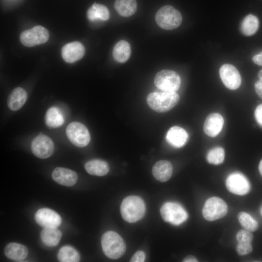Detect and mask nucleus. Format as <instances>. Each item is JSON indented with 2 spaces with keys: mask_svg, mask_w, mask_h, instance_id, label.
I'll return each instance as SVG.
<instances>
[{
  "mask_svg": "<svg viewBox=\"0 0 262 262\" xmlns=\"http://www.w3.org/2000/svg\"><path fill=\"white\" fill-rule=\"evenodd\" d=\"M114 7L119 15L129 17L136 11L137 3L136 0H115Z\"/></svg>",
  "mask_w": 262,
  "mask_h": 262,
  "instance_id": "25",
  "label": "nucleus"
},
{
  "mask_svg": "<svg viewBox=\"0 0 262 262\" xmlns=\"http://www.w3.org/2000/svg\"><path fill=\"white\" fill-rule=\"evenodd\" d=\"M173 171L171 163L166 160H161L155 164L152 169L154 177L161 182L167 181L171 178Z\"/></svg>",
  "mask_w": 262,
  "mask_h": 262,
  "instance_id": "18",
  "label": "nucleus"
},
{
  "mask_svg": "<svg viewBox=\"0 0 262 262\" xmlns=\"http://www.w3.org/2000/svg\"><path fill=\"white\" fill-rule=\"evenodd\" d=\"M85 53V48L80 42L74 41L64 45L61 49V55L64 61L73 63L82 58Z\"/></svg>",
  "mask_w": 262,
  "mask_h": 262,
  "instance_id": "14",
  "label": "nucleus"
},
{
  "mask_svg": "<svg viewBox=\"0 0 262 262\" xmlns=\"http://www.w3.org/2000/svg\"><path fill=\"white\" fill-rule=\"evenodd\" d=\"M54 149L52 140L48 136L40 134L32 141L31 149L33 153L40 159L50 157Z\"/></svg>",
  "mask_w": 262,
  "mask_h": 262,
  "instance_id": "10",
  "label": "nucleus"
},
{
  "mask_svg": "<svg viewBox=\"0 0 262 262\" xmlns=\"http://www.w3.org/2000/svg\"><path fill=\"white\" fill-rule=\"evenodd\" d=\"M57 259L61 262H78L80 261V256L73 247L65 246L59 249Z\"/></svg>",
  "mask_w": 262,
  "mask_h": 262,
  "instance_id": "28",
  "label": "nucleus"
},
{
  "mask_svg": "<svg viewBox=\"0 0 262 262\" xmlns=\"http://www.w3.org/2000/svg\"><path fill=\"white\" fill-rule=\"evenodd\" d=\"M224 122L221 115L216 113L210 114L207 117L204 124V132L212 137L217 136L223 128Z\"/></svg>",
  "mask_w": 262,
  "mask_h": 262,
  "instance_id": "16",
  "label": "nucleus"
},
{
  "mask_svg": "<svg viewBox=\"0 0 262 262\" xmlns=\"http://www.w3.org/2000/svg\"><path fill=\"white\" fill-rule=\"evenodd\" d=\"M155 86L164 92H176L180 87L181 80L179 75L171 70H162L154 77Z\"/></svg>",
  "mask_w": 262,
  "mask_h": 262,
  "instance_id": "5",
  "label": "nucleus"
},
{
  "mask_svg": "<svg viewBox=\"0 0 262 262\" xmlns=\"http://www.w3.org/2000/svg\"><path fill=\"white\" fill-rule=\"evenodd\" d=\"M65 121L61 111L57 107L49 108L46 114L45 122L46 126L50 129L61 126Z\"/></svg>",
  "mask_w": 262,
  "mask_h": 262,
  "instance_id": "26",
  "label": "nucleus"
},
{
  "mask_svg": "<svg viewBox=\"0 0 262 262\" xmlns=\"http://www.w3.org/2000/svg\"><path fill=\"white\" fill-rule=\"evenodd\" d=\"M220 76L227 88L230 90L238 88L241 83V75L237 69L230 64H224L220 68Z\"/></svg>",
  "mask_w": 262,
  "mask_h": 262,
  "instance_id": "11",
  "label": "nucleus"
},
{
  "mask_svg": "<svg viewBox=\"0 0 262 262\" xmlns=\"http://www.w3.org/2000/svg\"><path fill=\"white\" fill-rule=\"evenodd\" d=\"M87 19L90 21H106L110 17L108 8L104 5L94 3L87 11Z\"/></svg>",
  "mask_w": 262,
  "mask_h": 262,
  "instance_id": "22",
  "label": "nucleus"
},
{
  "mask_svg": "<svg viewBox=\"0 0 262 262\" xmlns=\"http://www.w3.org/2000/svg\"><path fill=\"white\" fill-rule=\"evenodd\" d=\"M49 38V33L47 29L39 25L23 31L20 35L21 43L27 47L44 44Z\"/></svg>",
  "mask_w": 262,
  "mask_h": 262,
  "instance_id": "9",
  "label": "nucleus"
},
{
  "mask_svg": "<svg viewBox=\"0 0 262 262\" xmlns=\"http://www.w3.org/2000/svg\"><path fill=\"white\" fill-rule=\"evenodd\" d=\"M239 223L245 229L251 232L255 231L258 229V223L248 213L241 212L237 216Z\"/></svg>",
  "mask_w": 262,
  "mask_h": 262,
  "instance_id": "29",
  "label": "nucleus"
},
{
  "mask_svg": "<svg viewBox=\"0 0 262 262\" xmlns=\"http://www.w3.org/2000/svg\"><path fill=\"white\" fill-rule=\"evenodd\" d=\"M62 237V233L57 227L44 228L40 233L42 243L46 246L52 247L59 243Z\"/></svg>",
  "mask_w": 262,
  "mask_h": 262,
  "instance_id": "21",
  "label": "nucleus"
},
{
  "mask_svg": "<svg viewBox=\"0 0 262 262\" xmlns=\"http://www.w3.org/2000/svg\"><path fill=\"white\" fill-rule=\"evenodd\" d=\"M180 97L176 92H154L149 94L147 102L153 110L159 112H167L178 103Z\"/></svg>",
  "mask_w": 262,
  "mask_h": 262,
  "instance_id": "2",
  "label": "nucleus"
},
{
  "mask_svg": "<svg viewBox=\"0 0 262 262\" xmlns=\"http://www.w3.org/2000/svg\"><path fill=\"white\" fill-rule=\"evenodd\" d=\"M253 236L251 231L246 229L240 230L236 235L238 242H246L251 243L253 238Z\"/></svg>",
  "mask_w": 262,
  "mask_h": 262,
  "instance_id": "32",
  "label": "nucleus"
},
{
  "mask_svg": "<svg viewBox=\"0 0 262 262\" xmlns=\"http://www.w3.org/2000/svg\"><path fill=\"white\" fill-rule=\"evenodd\" d=\"M146 255L144 251L139 250L136 252L131 259V262H143L145 261Z\"/></svg>",
  "mask_w": 262,
  "mask_h": 262,
  "instance_id": "33",
  "label": "nucleus"
},
{
  "mask_svg": "<svg viewBox=\"0 0 262 262\" xmlns=\"http://www.w3.org/2000/svg\"><path fill=\"white\" fill-rule=\"evenodd\" d=\"M4 254L9 259L17 262L24 260L28 255V250L25 246L16 243L8 244L4 249Z\"/></svg>",
  "mask_w": 262,
  "mask_h": 262,
  "instance_id": "20",
  "label": "nucleus"
},
{
  "mask_svg": "<svg viewBox=\"0 0 262 262\" xmlns=\"http://www.w3.org/2000/svg\"><path fill=\"white\" fill-rule=\"evenodd\" d=\"M66 134L71 143L78 147H84L90 141V134L87 128L79 122L70 123L66 128Z\"/></svg>",
  "mask_w": 262,
  "mask_h": 262,
  "instance_id": "8",
  "label": "nucleus"
},
{
  "mask_svg": "<svg viewBox=\"0 0 262 262\" xmlns=\"http://www.w3.org/2000/svg\"><path fill=\"white\" fill-rule=\"evenodd\" d=\"M252 61L255 64L262 66V51L255 55L252 58Z\"/></svg>",
  "mask_w": 262,
  "mask_h": 262,
  "instance_id": "36",
  "label": "nucleus"
},
{
  "mask_svg": "<svg viewBox=\"0 0 262 262\" xmlns=\"http://www.w3.org/2000/svg\"><path fill=\"white\" fill-rule=\"evenodd\" d=\"M160 213L164 221L174 225H179L185 221L188 214L183 208L175 202H166L161 208Z\"/></svg>",
  "mask_w": 262,
  "mask_h": 262,
  "instance_id": "7",
  "label": "nucleus"
},
{
  "mask_svg": "<svg viewBox=\"0 0 262 262\" xmlns=\"http://www.w3.org/2000/svg\"><path fill=\"white\" fill-rule=\"evenodd\" d=\"M225 158L224 149L221 147H215L211 149L207 155L209 163L214 165L222 164Z\"/></svg>",
  "mask_w": 262,
  "mask_h": 262,
  "instance_id": "30",
  "label": "nucleus"
},
{
  "mask_svg": "<svg viewBox=\"0 0 262 262\" xmlns=\"http://www.w3.org/2000/svg\"><path fill=\"white\" fill-rule=\"evenodd\" d=\"M183 262H197L198 260L194 256L189 255L184 258L182 261Z\"/></svg>",
  "mask_w": 262,
  "mask_h": 262,
  "instance_id": "37",
  "label": "nucleus"
},
{
  "mask_svg": "<svg viewBox=\"0 0 262 262\" xmlns=\"http://www.w3.org/2000/svg\"><path fill=\"white\" fill-rule=\"evenodd\" d=\"M258 76L260 78V79H262V69L261 70L259 73H258Z\"/></svg>",
  "mask_w": 262,
  "mask_h": 262,
  "instance_id": "39",
  "label": "nucleus"
},
{
  "mask_svg": "<svg viewBox=\"0 0 262 262\" xmlns=\"http://www.w3.org/2000/svg\"><path fill=\"white\" fill-rule=\"evenodd\" d=\"M228 211L226 203L218 197L208 198L203 207L202 214L207 221H213L225 216Z\"/></svg>",
  "mask_w": 262,
  "mask_h": 262,
  "instance_id": "6",
  "label": "nucleus"
},
{
  "mask_svg": "<svg viewBox=\"0 0 262 262\" xmlns=\"http://www.w3.org/2000/svg\"><path fill=\"white\" fill-rule=\"evenodd\" d=\"M236 251L240 256L247 255L252 251L251 243L242 242H238L236 247Z\"/></svg>",
  "mask_w": 262,
  "mask_h": 262,
  "instance_id": "31",
  "label": "nucleus"
},
{
  "mask_svg": "<svg viewBox=\"0 0 262 262\" xmlns=\"http://www.w3.org/2000/svg\"><path fill=\"white\" fill-rule=\"evenodd\" d=\"M255 88L257 94L262 99V80L260 79L255 83Z\"/></svg>",
  "mask_w": 262,
  "mask_h": 262,
  "instance_id": "35",
  "label": "nucleus"
},
{
  "mask_svg": "<svg viewBox=\"0 0 262 262\" xmlns=\"http://www.w3.org/2000/svg\"><path fill=\"white\" fill-rule=\"evenodd\" d=\"M155 19L160 28L170 30L178 28L181 24L182 18L179 11L171 5H165L157 12Z\"/></svg>",
  "mask_w": 262,
  "mask_h": 262,
  "instance_id": "4",
  "label": "nucleus"
},
{
  "mask_svg": "<svg viewBox=\"0 0 262 262\" xmlns=\"http://www.w3.org/2000/svg\"><path fill=\"white\" fill-rule=\"evenodd\" d=\"M131 53L130 44L125 40L118 41L113 51L114 59L118 63H124L129 59Z\"/></svg>",
  "mask_w": 262,
  "mask_h": 262,
  "instance_id": "24",
  "label": "nucleus"
},
{
  "mask_svg": "<svg viewBox=\"0 0 262 262\" xmlns=\"http://www.w3.org/2000/svg\"><path fill=\"white\" fill-rule=\"evenodd\" d=\"M259 170L260 174L262 176V159L261 160L259 164Z\"/></svg>",
  "mask_w": 262,
  "mask_h": 262,
  "instance_id": "38",
  "label": "nucleus"
},
{
  "mask_svg": "<svg viewBox=\"0 0 262 262\" xmlns=\"http://www.w3.org/2000/svg\"><path fill=\"white\" fill-rule=\"evenodd\" d=\"M259 21L258 17L252 14L246 16L242 20L240 30L246 36H251L255 34L258 30Z\"/></svg>",
  "mask_w": 262,
  "mask_h": 262,
  "instance_id": "27",
  "label": "nucleus"
},
{
  "mask_svg": "<svg viewBox=\"0 0 262 262\" xmlns=\"http://www.w3.org/2000/svg\"><path fill=\"white\" fill-rule=\"evenodd\" d=\"M255 116L258 124L262 126V104L259 105L256 108Z\"/></svg>",
  "mask_w": 262,
  "mask_h": 262,
  "instance_id": "34",
  "label": "nucleus"
},
{
  "mask_svg": "<svg viewBox=\"0 0 262 262\" xmlns=\"http://www.w3.org/2000/svg\"><path fill=\"white\" fill-rule=\"evenodd\" d=\"M53 180L59 184L66 186H72L77 181L76 173L69 169L58 167L52 173Z\"/></svg>",
  "mask_w": 262,
  "mask_h": 262,
  "instance_id": "15",
  "label": "nucleus"
},
{
  "mask_svg": "<svg viewBox=\"0 0 262 262\" xmlns=\"http://www.w3.org/2000/svg\"><path fill=\"white\" fill-rule=\"evenodd\" d=\"M226 187L228 190L235 195H244L248 193L250 184L246 178L242 174L234 173L227 179Z\"/></svg>",
  "mask_w": 262,
  "mask_h": 262,
  "instance_id": "12",
  "label": "nucleus"
},
{
  "mask_svg": "<svg viewBox=\"0 0 262 262\" xmlns=\"http://www.w3.org/2000/svg\"><path fill=\"white\" fill-rule=\"evenodd\" d=\"M27 94L25 90L21 87H16L10 93L7 99V105L12 111L20 109L27 99Z\"/></svg>",
  "mask_w": 262,
  "mask_h": 262,
  "instance_id": "19",
  "label": "nucleus"
},
{
  "mask_svg": "<svg viewBox=\"0 0 262 262\" xmlns=\"http://www.w3.org/2000/svg\"><path fill=\"white\" fill-rule=\"evenodd\" d=\"M34 219L40 226L46 227H58L62 222L60 215L54 211L44 208L38 210L35 214Z\"/></svg>",
  "mask_w": 262,
  "mask_h": 262,
  "instance_id": "13",
  "label": "nucleus"
},
{
  "mask_svg": "<svg viewBox=\"0 0 262 262\" xmlns=\"http://www.w3.org/2000/svg\"><path fill=\"white\" fill-rule=\"evenodd\" d=\"M188 138L186 131L179 126H173L169 129L166 135L167 142L172 146L180 148L183 146Z\"/></svg>",
  "mask_w": 262,
  "mask_h": 262,
  "instance_id": "17",
  "label": "nucleus"
},
{
  "mask_svg": "<svg viewBox=\"0 0 262 262\" xmlns=\"http://www.w3.org/2000/svg\"><path fill=\"white\" fill-rule=\"evenodd\" d=\"M144 200L137 196L126 197L120 205V213L123 219L129 223H134L141 220L146 213Z\"/></svg>",
  "mask_w": 262,
  "mask_h": 262,
  "instance_id": "1",
  "label": "nucleus"
},
{
  "mask_svg": "<svg viewBox=\"0 0 262 262\" xmlns=\"http://www.w3.org/2000/svg\"><path fill=\"white\" fill-rule=\"evenodd\" d=\"M86 171L90 175L103 176L106 175L109 171V166L104 161L94 159L88 161L84 165Z\"/></svg>",
  "mask_w": 262,
  "mask_h": 262,
  "instance_id": "23",
  "label": "nucleus"
},
{
  "mask_svg": "<svg viewBox=\"0 0 262 262\" xmlns=\"http://www.w3.org/2000/svg\"><path fill=\"white\" fill-rule=\"evenodd\" d=\"M101 243L105 255L111 259H117L126 251V244L122 238L116 232L108 231L102 236Z\"/></svg>",
  "mask_w": 262,
  "mask_h": 262,
  "instance_id": "3",
  "label": "nucleus"
}]
</instances>
